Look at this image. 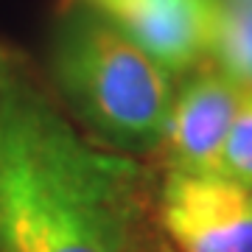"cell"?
Instances as JSON below:
<instances>
[{"label": "cell", "instance_id": "cell-1", "mask_svg": "<svg viewBox=\"0 0 252 252\" xmlns=\"http://www.w3.org/2000/svg\"><path fill=\"white\" fill-rule=\"evenodd\" d=\"M160 180L87 135L51 79L0 42V252H177Z\"/></svg>", "mask_w": 252, "mask_h": 252}, {"label": "cell", "instance_id": "cell-2", "mask_svg": "<svg viewBox=\"0 0 252 252\" xmlns=\"http://www.w3.org/2000/svg\"><path fill=\"white\" fill-rule=\"evenodd\" d=\"M51 84L76 124L115 152L152 154L171 112L174 76L84 3L62 6Z\"/></svg>", "mask_w": 252, "mask_h": 252}, {"label": "cell", "instance_id": "cell-3", "mask_svg": "<svg viewBox=\"0 0 252 252\" xmlns=\"http://www.w3.org/2000/svg\"><path fill=\"white\" fill-rule=\"evenodd\" d=\"M157 207L177 252H252V190L219 174L162 171Z\"/></svg>", "mask_w": 252, "mask_h": 252}, {"label": "cell", "instance_id": "cell-4", "mask_svg": "<svg viewBox=\"0 0 252 252\" xmlns=\"http://www.w3.org/2000/svg\"><path fill=\"white\" fill-rule=\"evenodd\" d=\"M244 87L216 64H199L174 90L171 112L154 157L162 171L213 174L230 124L241 107Z\"/></svg>", "mask_w": 252, "mask_h": 252}, {"label": "cell", "instance_id": "cell-5", "mask_svg": "<svg viewBox=\"0 0 252 252\" xmlns=\"http://www.w3.org/2000/svg\"><path fill=\"white\" fill-rule=\"evenodd\" d=\"M121 28L168 76H185L207 62L216 0H79Z\"/></svg>", "mask_w": 252, "mask_h": 252}, {"label": "cell", "instance_id": "cell-6", "mask_svg": "<svg viewBox=\"0 0 252 252\" xmlns=\"http://www.w3.org/2000/svg\"><path fill=\"white\" fill-rule=\"evenodd\" d=\"M207 62L252 90V3L216 0V28Z\"/></svg>", "mask_w": 252, "mask_h": 252}, {"label": "cell", "instance_id": "cell-7", "mask_svg": "<svg viewBox=\"0 0 252 252\" xmlns=\"http://www.w3.org/2000/svg\"><path fill=\"white\" fill-rule=\"evenodd\" d=\"M213 174L252 190V90L244 93V101L221 143Z\"/></svg>", "mask_w": 252, "mask_h": 252}, {"label": "cell", "instance_id": "cell-8", "mask_svg": "<svg viewBox=\"0 0 252 252\" xmlns=\"http://www.w3.org/2000/svg\"><path fill=\"white\" fill-rule=\"evenodd\" d=\"M67 3H79V0H62V6H67Z\"/></svg>", "mask_w": 252, "mask_h": 252}, {"label": "cell", "instance_id": "cell-9", "mask_svg": "<svg viewBox=\"0 0 252 252\" xmlns=\"http://www.w3.org/2000/svg\"><path fill=\"white\" fill-rule=\"evenodd\" d=\"M238 3H252V0H238Z\"/></svg>", "mask_w": 252, "mask_h": 252}]
</instances>
